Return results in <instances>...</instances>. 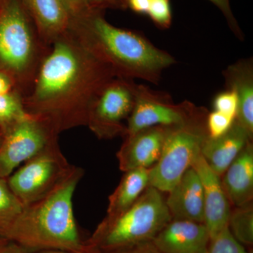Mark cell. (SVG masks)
<instances>
[{"mask_svg": "<svg viewBox=\"0 0 253 253\" xmlns=\"http://www.w3.org/2000/svg\"><path fill=\"white\" fill-rule=\"evenodd\" d=\"M253 137L235 121L227 132L218 137L206 138L201 155L209 167L217 175L222 176L231 163L239 156Z\"/></svg>", "mask_w": 253, "mask_h": 253, "instance_id": "9a60e30c", "label": "cell"}, {"mask_svg": "<svg viewBox=\"0 0 253 253\" xmlns=\"http://www.w3.org/2000/svg\"><path fill=\"white\" fill-rule=\"evenodd\" d=\"M32 253H100L97 251L90 249V251L85 253L73 252V251H62V250H44V251H36Z\"/></svg>", "mask_w": 253, "mask_h": 253, "instance_id": "836d02e7", "label": "cell"}, {"mask_svg": "<svg viewBox=\"0 0 253 253\" xmlns=\"http://www.w3.org/2000/svg\"><path fill=\"white\" fill-rule=\"evenodd\" d=\"M236 119L218 111L208 113L206 126L208 136L215 138L223 135L230 129Z\"/></svg>", "mask_w": 253, "mask_h": 253, "instance_id": "d4e9b609", "label": "cell"}, {"mask_svg": "<svg viewBox=\"0 0 253 253\" xmlns=\"http://www.w3.org/2000/svg\"><path fill=\"white\" fill-rule=\"evenodd\" d=\"M137 84L134 80L116 77L108 83L95 101L86 126L100 139L124 136L126 121L135 102Z\"/></svg>", "mask_w": 253, "mask_h": 253, "instance_id": "ba28073f", "label": "cell"}, {"mask_svg": "<svg viewBox=\"0 0 253 253\" xmlns=\"http://www.w3.org/2000/svg\"><path fill=\"white\" fill-rule=\"evenodd\" d=\"M207 253H248L244 245L234 238L229 226L211 239Z\"/></svg>", "mask_w": 253, "mask_h": 253, "instance_id": "603a6c76", "label": "cell"}, {"mask_svg": "<svg viewBox=\"0 0 253 253\" xmlns=\"http://www.w3.org/2000/svg\"><path fill=\"white\" fill-rule=\"evenodd\" d=\"M197 107L189 101L174 104L167 93L137 84L135 102L123 137L152 126H177L185 122Z\"/></svg>", "mask_w": 253, "mask_h": 253, "instance_id": "30bf717a", "label": "cell"}, {"mask_svg": "<svg viewBox=\"0 0 253 253\" xmlns=\"http://www.w3.org/2000/svg\"><path fill=\"white\" fill-rule=\"evenodd\" d=\"M73 166L60 149L59 140H56L25 162L6 178V181L23 206H27L49 194Z\"/></svg>", "mask_w": 253, "mask_h": 253, "instance_id": "52a82bcc", "label": "cell"}, {"mask_svg": "<svg viewBox=\"0 0 253 253\" xmlns=\"http://www.w3.org/2000/svg\"><path fill=\"white\" fill-rule=\"evenodd\" d=\"M23 208V205L10 189L6 179L0 178V239Z\"/></svg>", "mask_w": 253, "mask_h": 253, "instance_id": "44dd1931", "label": "cell"}, {"mask_svg": "<svg viewBox=\"0 0 253 253\" xmlns=\"http://www.w3.org/2000/svg\"><path fill=\"white\" fill-rule=\"evenodd\" d=\"M210 241L204 223L172 219L152 243L163 253H207Z\"/></svg>", "mask_w": 253, "mask_h": 253, "instance_id": "4fadbf2b", "label": "cell"}, {"mask_svg": "<svg viewBox=\"0 0 253 253\" xmlns=\"http://www.w3.org/2000/svg\"><path fill=\"white\" fill-rule=\"evenodd\" d=\"M67 11L71 21L84 18L93 11L88 0H59Z\"/></svg>", "mask_w": 253, "mask_h": 253, "instance_id": "4316f807", "label": "cell"}, {"mask_svg": "<svg viewBox=\"0 0 253 253\" xmlns=\"http://www.w3.org/2000/svg\"><path fill=\"white\" fill-rule=\"evenodd\" d=\"M229 228L232 235L244 246L253 244V208L252 203L231 211Z\"/></svg>", "mask_w": 253, "mask_h": 253, "instance_id": "ffe728a7", "label": "cell"}, {"mask_svg": "<svg viewBox=\"0 0 253 253\" xmlns=\"http://www.w3.org/2000/svg\"><path fill=\"white\" fill-rule=\"evenodd\" d=\"M168 126H155L125 136L117 156L123 172L154 166L162 151Z\"/></svg>", "mask_w": 253, "mask_h": 253, "instance_id": "7c38bea8", "label": "cell"}, {"mask_svg": "<svg viewBox=\"0 0 253 253\" xmlns=\"http://www.w3.org/2000/svg\"><path fill=\"white\" fill-rule=\"evenodd\" d=\"M113 253H163L153 244L152 242L139 245L131 249Z\"/></svg>", "mask_w": 253, "mask_h": 253, "instance_id": "4dcf8cb0", "label": "cell"}, {"mask_svg": "<svg viewBox=\"0 0 253 253\" xmlns=\"http://www.w3.org/2000/svg\"><path fill=\"white\" fill-rule=\"evenodd\" d=\"M152 0H126V8L137 14H147Z\"/></svg>", "mask_w": 253, "mask_h": 253, "instance_id": "f546056e", "label": "cell"}, {"mask_svg": "<svg viewBox=\"0 0 253 253\" xmlns=\"http://www.w3.org/2000/svg\"><path fill=\"white\" fill-rule=\"evenodd\" d=\"M222 176L221 184L231 205L240 207L252 203L253 141L246 145Z\"/></svg>", "mask_w": 253, "mask_h": 253, "instance_id": "e0dca14e", "label": "cell"}, {"mask_svg": "<svg viewBox=\"0 0 253 253\" xmlns=\"http://www.w3.org/2000/svg\"><path fill=\"white\" fill-rule=\"evenodd\" d=\"M70 33L80 43L112 68L117 77L141 79L158 84L163 71L176 63L141 33L116 27L103 11L71 21Z\"/></svg>", "mask_w": 253, "mask_h": 253, "instance_id": "3957f363", "label": "cell"}, {"mask_svg": "<svg viewBox=\"0 0 253 253\" xmlns=\"http://www.w3.org/2000/svg\"><path fill=\"white\" fill-rule=\"evenodd\" d=\"M91 9L103 11L108 8L126 9V0H88Z\"/></svg>", "mask_w": 253, "mask_h": 253, "instance_id": "f1b7e54d", "label": "cell"}, {"mask_svg": "<svg viewBox=\"0 0 253 253\" xmlns=\"http://www.w3.org/2000/svg\"><path fill=\"white\" fill-rule=\"evenodd\" d=\"M51 46L21 0L0 4V69L12 79L23 99L31 91Z\"/></svg>", "mask_w": 253, "mask_h": 253, "instance_id": "277c9868", "label": "cell"}, {"mask_svg": "<svg viewBox=\"0 0 253 253\" xmlns=\"http://www.w3.org/2000/svg\"><path fill=\"white\" fill-rule=\"evenodd\" d=\"M12 91H15L14 82L6 73L0 69V94Z\"/></svg>", "mask_w": 253, "mask_h": 253, "instance_id": "1f68e13d", "label": "cell"}, {"mask_svg": "<svg viewBox=\"0 0 253 253\" xmlns=\"http://www.w3.org/2000/svg\"><path fill=\"white\" fill-rule=\"evenodd\" d=\"M191 167L199 174L204 198V224L211 239L229 226L231 209L221 176L209 167L201 154L195 158Z\"/></svg>", "mask_w": 253, "mask_h": 253, "instance_id": "8fae6325", "label": "cell"}, {"mask_svg": "<svg viewBox=\"0 0 253 253\" xmlns=\"http://www.w3.org/2000/svg\"><path fill=\"white\" fill-rule=\"evenodd\" d=\"M209 1H211V2H212L220 9V11L227 20L231 31L237 37L238 39L240 41H243L244 39V33L241 31V28L238 25L237 21H236L235 18L232 14L229 0H209Z\"/></svg>", "mask_w": 253, "mask_h": 253, "instance_id": "83f0119b", "label": "cell"}, {"mask_svg": "<svg viewBox=\"0 0 253 253\" xmlns=\"http://www.w3.org/2000/svg\"><path fill=\"white\" fill-rule=\"evenodd\" d=\"M1 141H2V134H1V131H0V146H1Z\"/></svg>", "mask_w": 253, "mask_h": 253, "instance_id": "e575fe53", "label": "cell"}, {"mask_svg": "<svg viewBox=\"0 0 253 253\" xmlns=\"http://www.w3.org/2000/svg\"><path fill=\"white\" fill-rule=\"evenodd\" d=\"M46 42H53L69 29L71 19L59 0H21Z\"/></svg>", "mask_w": 253, "mask_h": 253, "instance_id": "ac0fdd59", "label": "cell"}, {"mask_svg": "<svg viewBox=\"0 0 253 253\" xmlns=\"http://www.w3.org/2000/svg\"><path fill=\"white\" fill-rule=\"evenodd\" d=\"M172 219L204 224V198L202 183L194 168L186 171L166 200Z\"/></svg>", "mask_w": 253, "mask_h": 253, "instance_id": "5bb4252c", "label": "cell"}, {"mask_svg": "<svg viewBox=\"0 0 253 253\" xmlns=\"http://www.w3.org/2000/svg\"><path fill=\"white\" fill-rule=\"evenodd\" d=\"M116 77L109 65L68 31L51 44L31 91L23 99L25 111L59 134L86 126L95 101Z\"/></svg>", "mask_w": 253, "mask_h": 253, "instance_id": "6da1fadb", "label": "cell"}, {"mask_svg": "<svg viewBox=\"0 0 253 253\" xmlns=\"http://www.w3.org/2000/svg\"><path fill=\"white\" fill-rule=\"evenodd\" d=\"M0 131L2 134L0 178L4 179L9 177L21 163L59 140V134L45 123L29 115Z\"/></svg>", "mask_w": 253, "mask_h": 253, "instance_id": "9c48e42d", "label": "cell"}, {"mask_svg": "<svg viewBox=\"0 0 253 253\" xmlns=\"http://www.w3.org/2000/svg\"><path fill=\"white\" fill-rule=\"evenodd\" d=\"M149 186V169L136 168L125 172L122 179L109 198L106 217L122 214L135 204Z\"/></svg>", "mask_w": 253, "mask_h": 253, "instance_id": "d6986e66", "label": "cell"}, {"mask_svg": "<svg viewBox=\"0 0 253 253\" xmlns=\"http://www.w3.org/2000/svg\"><path fill=\"white\" fill-rule=\"evenodd\" d=\"M226 89L234 91L239 101L236 121L253 137V61L239 60L223 71Z\"/></svg>", "mask_w": 253, "mask_h": 253, "instance_id": "2e32d148", "label": "cell"}, {"mask_svg": "<svg viewBox=\"0 0 253 253\" xmlns=\"http://www.w3.org/2000/svg\"><path fill=\"white\" fill-rule=\"evenodd\" d=\"M214 111L225 114L236 119L237 116L239 101L234 91L226 89L216 95L213 100Z\"/></svg>", "mask_w": 253, "mask_h": 253, "instance_id": "484cf974", "label": "cell"}, {"mask_svg": "<svg viewBox=\"0 0 253 253\" xmlns=\"http://www.w3.org/2000/svg\"><path fill=\"white\" fill-rule=\"evenodd\" d=\"M172 219L161 191L149 186L135 204L122 214L106 216L86 243L100 253L119 252L152 242Z\"/></svg>", "mask_w": 253, "mask_h": 253, "instance_id": "5b68a950", "label": "cell"}, {"mask_svg": "<svg viewBox=\"0 0 253 253\" xmlns=\"http://www.w3.org/2000/svg\"><path fill=\"white\" fill-rule=\"evenodd\" d=\"M147 14L161 29H168L172 24L170 0H152Z\"/></svg>", "mask_w": 253, "mask_h": 253, "instance_id": "cb8c5ba5", "label": "cell"}, {"mask_svg": "<svg viewBox=\"0 0 253 253\" xmlns=\"http://www.w3.org/2000/svg\"><path fill=\"white\" fill-rule=\"evenodd\" d=\"M83 175L84 170L73 166L49 194L23 206L2 239L19 245L29 253L44 250L90 251L86 239L82 237L73 212V196Z\"/></svg>", "mask_w": 253, "mask_h": 253, "instance_id": "7a4b0ae2", "label": "cell"}, {"mask_svg": "<svg viewBox=\"0 0 253 253\" xmlns=\"http://www.w3.org/2000/svg\"><path fill=\"white\" fill-rule=\"evenodd\" d=\"M4 241H6V240L0 239V246H1V244H2V243L4 242Z\"/></svg>", "mask_w": 253, "mask_h": 253, "instance_id": "d590c367", "label": "cell"}, {"mask_svg": "<svg viewBox=\"0 0 253 253\" xmlns=\"http://www.w3.org/2000/svg\"><path fill=\"white\" fill-rule=\"evenodd\" d=\"M27 115L23 97L17 91L0 94V131L4 130Z\"/></svg>", "mask_w": 253, "mask_h": 253, "instance_id": "7402d4cb", "label": "cell"}, {"mask_svg": "<svg viewBox=\"0 0 253 253\" xmlns=\"http://www.w3.org/2000/svg\"><path fill=\"white\" fill-rule=\"evenodd\" d=\"M208 113L198 106L185 122L168 126L161 156L149 169V186L169 193L191 167L208 136Z\"/></svg>", "mask_w": 253, "mask_h": 253, "instance_id": "8992f818", "label": "cell"}, {"mask_svg": "<svg viewBox=\"0 0 253 253\" xmlns=\"http://www.w3.org/2000/svg\"><path fill=\"white\" fill-rule=\"evenodd\" d=\"M0 253H29L24 248L11 241H4L0 246Z\"/></svg>", "mask_w": 253, "mask_h": 253, "instance_id": "d6a6232c", "label": "cell"}, {"mask_svg": "<svg viewBox=\"0 0 253 253\" xmlns=\"http://www.w3.org/2000/svg\"><path fill=\"white\" fill-rule=\"evenodd\" d=\"M3 0H0V4H1V1H2Z\"/></svg>", "mask_w": 253, "mask_h": 253, "instance_id": "8d00e7d4", "label": "cell"}]
</instances>
